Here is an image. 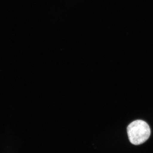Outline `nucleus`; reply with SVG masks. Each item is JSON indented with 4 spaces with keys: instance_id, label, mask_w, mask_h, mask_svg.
Here are the masks:
<instances>
[{
    "instance_id": "nucleus-1",
    "label": "nucleus",
    "mask_w": 153,
    "mask_h": 153,
    "mask_svg": "<svg viewBox=\"0 0 153 153\" xmlns=\"http://www.w3.org/2000/svg\"><path fill=\"white\" fill-rule=\"evenodd\" d=\"M130 142L134 145L145 143L151 135L149 126L142 120H136L131 123L127 128Z\"/></svg>"
}]
</instances>
